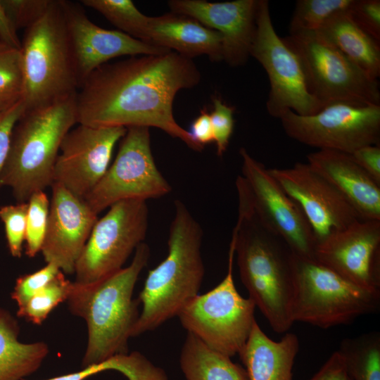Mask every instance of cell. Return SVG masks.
Listing matches in <instances>:
<instances>
[{
    "label": "cell",
    "instance_id": "30",
    "mask_svg": "<svg viewBox=\"0 0 380 380\" xmlns=\"http://www.w3.org/2000/svg\"><path fill=\"white\" fill-rule=\"evenodd\" d=\"M72 285V282L61 271L23 308L18 309L17 316L34 324L41 325L56 306L67 300Z\"/></svg>",
    "mask_w": 380,
    "mask_h": 380
},
{
    "label": "cell",
    "instance_id": "34",
    "mask_svg": "<svg viewBox=\"0 0 380 380\" xmlns=\"http://www.w3.org/2000/svg\"><path fill=\"white\" fill-rule=\"evenodd\" d=\"M27 202L0 207V219L5 228L7 246L13 258L22 256L25 239Z\"/></svg>",
    "mask_w": 380,
    "mask_h": 380
},
{
    "label": "cell",
    "instance_id": "7",
    "mask_svg": "<svg viewBox=\"0 0 380 380\" xmlns=\"http://www.w3.org/2000/svg\"><path fill=\"white\" fill-rule=\"evenodd\" d=\"M293 255V323L328 329L379 309L380 292L350 282L314 258Z\"/></svg>",
    "mask_w": 380,
    "mask_h": 380
},
{
    "label": "cell",
    "instance_id": "18",
    "mask_svg": "<svg viewBox=\"0 0 380 380\" xmlns=\"http://www.w3.org/2000/svg\"><path fill=\"white\" fill-rule=\"evenodd\" d=\"M314 258L350 282L380 292V220H358L317 244Z\"/></svg>",
    "mask_w": 380,
    "mask_h": 380
},
{
    "label": "cell",
    "instance_id": "37",
    "mask_svg": "<svg viewBox=\"0 0 380 380\" xmlns=\"http://www.w3.org/2000/svg\"><path fill=\"white\" fill-rule=\"evenodd\" d=\"M213 110L210 114L217 155L222 156L232 137L234 120V108L222 102L220 98L213 99Z\"/></svg>",
    "mask_w": 380,
    "mask_h": 380
},
{
    "label": "cell",
    "instance_id": "10",
    "mask_svg": "<svg viewBox=\"0 0 380 380\" xmlns=\"http://www.w3.org/2000/svg\"><path fill=\"white\" fill-rule=\"evenodd\" d=\"M241 176L236 186L243 203L267 230L281 239L296 255L314 258L316 241L299 205L282 189L262 163L239 149Z\"/></svg>",
    "mask_w": 380,
    "mask_h": 380
},
{
    "label": "cell",
    "instance_id": "5",
    "mask_svg": "<svg viewBox=\"0 0 380 380\" xmlns=\"http://www.w3.org/2000/svg\"><path fill=\"white\" fill-rule=\"evenodd\" d=\"M75 124L76 94L23 113L0 173V186L11 188L17 203L51 186L61 143Z\"/></svg>",
    "mask_w": 380,
    "mask_h": 380
},
{
    "label": "cell",
    "instance_id": "16",
    "mask_svg": "<svg viewBox=\"0 0 380 380\" xmlns=\"http://www.w3.org/2000/svg\"><path fill=\"white\" fill-rule=\"evenodd\" d=\"M269 171L302 209L312 227L316 245L333 233L362 220L338 189L308 163Z\"/></svg>",
    "mask_w": 380,
    "mask_h": 380
},
{
    "label": "cell",
    "instance_id": "40",
    "mask_svg": "<svg viewBox=\"0 0 380 380\" xmlns=\"http://www.w3.org/2000/svg\"><path fill=\"white\" fill-rule=\"evenodd\" d=\"M351 156L354 160L380 185V146L368 145L361 147Z\"/></svg>",
    "mask_w": 380,
    "mask_h": 380
},
{
    "label": "cell",
    "instance_id": "14",
    "mask_svg": "<svg viewBox=\"0 0 380 380\" xmlns=\"http://www.w3.org/2000/svg\"><path fill=\"white\" fill-rule=\"evenodd\" d=\"M279 120L286 135L319 150L351 154L361 147L380 144V106L334 103L311 115L289 110Z\"/></svg>",
    "mask_w": 380,
    "mask_h": 380
},
{
    "label": "cell",
    "instance_id": "42",
    "mask_svg": "<svg viewBox=\"0 0 380 380\" xmlns=\"http://www.w3.org/2000/svg\"><path fill=\"white\" fill-rule=\"evenodd\" d=\"M194 140L204 148L205 144L214 141L210 114L202 109L200 115L194 120L189 131Z\"/></svg>",
    "mask_w": 380,
    "mask_h": 380
},
{
    "label": "cell",
    "instance_id": "2",
    "mask_svg": "<svg viewBox=\"0 0 380 380\" xmlns=\"http://www.w3.org/2000/svg\"><path fill=\"white\" fill-rule=\"evenodd\" d=\"M150 253L144 242L127 267L93 283L72 282L68 309L84 319L87 327L82 368L128 353V341L139 316V302L133 298V291Z\"/></svg>",
    "mask_w": 380,
    "mask_h": 380
},
{
    "label": "cell",
    "instance_id": "17",
    "mask_svg": "<svg viewBox=\"0 0 380 380\" xmlns=\"http://www.w3.org/2000/svg\"><path fill=\"white\" fill-rule=\"evenodd\" d=\"M61 3L80 87L96 69L113 58L158 55L170 51L119 30L99 27L88 18L81 4L68 0H61Z\"/></svg>",
    "mask_w": 380,
    "mask_h": 380
},
{
    "label": "cell",
    "instance_id": "24",
    "mask_svg": "<svg viewBox=\"0 0 380 380\" xmlns=\"http://www.w3.org/2000/svg\"><path fill=\"white\" fill-rule=\"evenodd\" d=\"M20 326L7 310L0 308V380H23L34 373L49 353L43 341H18Z\"/></svg>",
    "mask_w": 380,
    "mask_h": 380
},
{
    "label": "cell",
    "instance_id": "27",
    "mask_svg": "<svg viewBox=\"0 0 380 380\" xmlns=\"http://www.w3.org/2000/svg\"><path fill=\"white\" fill-rule=\"evenodd\" d=\"M338 351L352 380H380V334L344 338Z\"/></svg>",
    "mask_w": 380,
    "mask_h": 380
},
{
    "label": "cell",
    "instance_id": "4",
    "mask_svg": "<svg viewBox=\"0 0 380 380\" xmlns=\"http://www.w3.org/2000/svg\"><path fill=\"white\" fill-rule=\"evenodd\" d=\"M237 265L249 298L274 332H287L293 325V253L279 236L264 227L253 213L239 203L233 230Z\"/></svg>",
    "mask_w": 380,
    "mask_h": 380
},
{
    "label": "cell",
    "instance_id": "43",
    "mask_svg": "<svg viewBox=\"0 0 380 380\" xmlns=\"http://www.w3.org/2000/svg\"><path fill=\"white\" fill-rule=\"evenodd\" d=\"M17 30L0 1V42L20 50L21 41L18 37Z\"/></svg>",
    "mask_w": 380,
    "mask_h": 380
},
{
    "label": "cell",
    "instance_id": "13",
    "mask_svg": "<svg viewBox=\"0 0 380 380\" xmlns=\"http://www.w3.org/2000/svg\"><path fill=\"white\" fill-rule=\"evenodd\" d=\"M250 56L267 72L270 91L266 108L272 117L279 119L289 110L300 115H311L323 107L309 93L298 56L277 34L267 0L258 1Z\"/></svg>",
    "mask_w": 380,
    "mask_h": 380
},
{
    "label": "cell",
    "instance_id": "28",
    "mask_svg": "<svg viewBox=\"0 0 380 380\" xmlns=\"http://www.w3.org/2000/svg\"><path fill=\"white\" fill-rule=\"evenodd\" d=\"M81 4L104 16L119 31L148 44L150 17L130 0H82Z\"/></svg>",
    "mask_w": 380,
    "mask_h": 380
},
{
    "label": "cell",
    "instance_id": "26",
    "mask_svg": "<svg viewBox=\"0 0 380 380\" xmlns=\"http://www.w3.org/2000/svg\"><path fill=\"white\" fill-rule=\"evenodd\" d=\"M179 365L186 380H248L243 367L190 333L183 343Z\"/></svg>",
    "mask_w": 380,
    "mask_h": 380
},
{
    "label": "cell",
    "instance_id": "39",
    "mask_svg": "<svg viewBox=\"0 0 380 380\" xmlns=\"http://www.w3.org/2000/svg\"><path fill=\"white\" fill-rule=\"evenodd\" d=\"M25 110L20 98L0 114V173L9 152L13 129Z\"/></svg>",
    "mask_w": 380,
    "mask_h": 380
},
{
    "label": "cell",
    "instance_id": "3",
    "mask_svg": "<svg viewBox=\"0 0 380 380\" xmlns=\"http://www.w3.org/2000/svg\"><path fill=\"white\" fill-rule=\"evenodd\" d=\"M166 258L149 270L137 298L142 310L132 337L158 328L177 317L197 295L204 277L201 253L203 229L179 200L175 202Z\"/></svg>",
    "mask_w": 380,
    "mask_h": 380
},
{
    "label": "cell",
    "instance_id": "15",
    "mask_svg": "<svg viewBox=\"0 0 380 380\" xmlns=\"http://www.w3.org/2000/svg\"><path fill=\"white\" fill-rule=\"evenodd\" d=\"M122 127L79 124L64 137L53 172L56 182L84 200L107 171L116 143L125 134Z\"/></svg>",
    "mask_w": 380,
    "mask_h": 380
},
{
    "label": "cell",
    "instance_id": "29",
    "mask_svg": "<svg viewBox=\"0 0 380 380\" xmlns=\"http://www.w3.org/2000/svg\"><path fill=\"white\" fill-rule=\"evenodd\" d=\"M353 1H297L289 25V34L317 32L332 16L348 11Z\"/></svg>",
    "mask_w": 380,
    "mask_h": 380
},
{
    "label": "cell",
    "instance_id": "11",
    "mask_svg": "<svg viewBox=\"0 0 380 380\" xmlns=\"http://www.w3.org/2000/svg\"><path fill=\"white\" fill-rule=\"evenodd\" d=\"M148 208L146 201L125 200L112 205L98 219L75 267V282L97 281L121 270L146 238Z\"/></svg>",
    "mask_w": 380,
    "mask_h": 380
},
{
    "label": "cell",
    "instance_id": "8",
    "mask_svg": "<svg viewBox=\"0 0 380 380\" xmlns=\"http://www.w3.org/2000/svg\"><path fill=\"white\" fill-rule=\"evenodd\" d=\"M282 39L298 56L309 93L324 107L334 103L380 106L378 80L371 77L319 32Z\"/></svg>",
    "mask_w": 380,
    "mask_h": 380
},
{
    "label": "cell",
    "instance_id": "25",
    "mask_svg": "<svg viewBox=\"0 0 380 380\" xmlns=\"http://www.w3.org/2000/svg\"><path fill=\"white\" fill-rule=\"evenodd\" d=\"M317 32L371 77L380 76V43L357 27L348 11L332 16Z\"/></svg>",
    "mask_w": 380,
    "mask_h": 380
},
{
    "label": "cell",
    "instance_id": "38",
    "mask_svg": "<svg viewBox=\"0 0 380 380\" xmlns=\"http://www.w3.org/2000/svg\"><path fill=\"white\" fill-rule=\"evenodd\" d=\"M348 13L357 27L380 43L379 0H353Z\"/></svg>",
    "mask_w": 380,
    "mask_h": 380
},
{
    "label": "cell",
    "instance_id": "9",
    "mask_svg": "<svg viewBox=\"0 0 380 380\" xmlns=\"http://www.w3.org/2000/svg\"><path fill=\"white\" fill-rule=\"evenodd\" d=\"M234 243L231 241L224 278L212 290L197 295L177 315L188 333L230 357L243 349L256 321L254 303L241 296L234 284Z\"/></svg>",
    "mask_w": 380,
    "mask_h": 380
},
{
    "label": "cell",
    "instance_id": "36",
    "mask_svg": "<svg viewBox=\"0 0 380 380\" xmlns=\"http://www.w3.org/2000/svg\"><path fill=\"white\" fill-rule=\"evenodd\" d=\"M17 30L27 29L46 12L52 0H0Z\"/></svg>",
    "mask_w": 380,
    "mask_h": 380
},
{
    "label": "cell",
    "instance_id": "44",
    "mask_svg": "<svg viewBox=\"0 0 380 380\" xmlns=\"http://www.w3.org/2000/svg\"><path fill=\"white\" fill-rule=\"evenodd\" d=\"M18 100V99L0 98V114Z\"/></svg>",
    "mask_w": 380,
    "mask_h": 380
},
{
    "label": "cell",
    "instance_id": "1",
    "mask_svg": "<svg viewBox=\"0 0 380 380\" xmlns=\"http://www.w3.org/2000/svg\"><path fill=\"white\" fill-rule=\"evenodd\" d=\"M201 77L191 59L173 51L105 63L89 75L76 94L77 124L157 127L201 151L204 148L173 115L177 93L196 86Z\"/></svg>",
    "mask_w": 380,
    "mask_h": 380
},
{
    "label": "cell",
    "instance_id": "20",
    "mask_svg": "<svg viewBox=\"0 0 380 380\" xmlns=\"http://www.w3.org/2000/svg\"><path fill=\"white\" fill-rule=\"evenodd\" d=\"M259 0L209 2L204 0H170L172 13L191 17L220 32L222 57L229 65H245L256 28Z\"/></svg>",
    "mask_w": 380,
    "mask_h": 380
},
{
    "label": "cell",
    "instance_id": "19",
    "mask_svg": "<svg viewBox=\"0 0 380 380\" xmlns=\"http://www.w3.org/2000/svg\"><path fill=\"white\" fill-rule=\"evenodd\" d=\"M44 239L41 252L46 263L72 274L92 229L98 220L87 203L53 182Z\"/></svg>",
    "mask_w": 380,
    "mask_h": 380
},
{
    "label": "cell",
    "instance_id": "12",
    "mask_svg": "<svg viewBox=\"0 0 380 380\" xmlns=\"http://www.w3.org/2000/svg\"><path fill=\"white\" fill-rule=\"evenodd\" d=\"M172 187L158 169L149 128L130 127L121 139L115 159L84 201L97 215L125 200L158 198Z\"/></svg>",
    "mask_w": 380,
    "mask_h": 380
},
{
    "label": "cell",
    "instance_id": "6",
    "mask_svg": "<svg viewBox=\"0 0 380 380\" xmlns=\"http://www.w3.org/2000/svg\"><path fill=\"white\" fill-rule=\"evenodd\" d=\"M23 99L26 110L75 95L80 88L61 0L25 29L21 41Z\"/></svg>",
    "mask_w": 380,
    "mask_h": 380
},
{
    "label": "cell",
    "instance_id": "33",
    "mask_svg": "<svg viewBox=\"0 0 380 380\" xmlns=\"http://www.w3.org/2000/svg\"><path fill=\"white\" fill-rule=\"evenodd\" d=\"M23 91L20 50L0 42V98L19 99Z\"/></svg>",
    "mask_w": 380,
    "mask_h": 380
},
{
    "label": "cell",
    "instance_id": "23",
    "mask_svg": "<svg viewBox=\"0 0 380 380\" xmlns=\"http://www.w3.org/2000/svg\"><path fill=\"white\" fill-rule=\"evenodd\" d=\"M299 350L298 336L286 333L279 341L269 338L258 322L238 354L248 380H293V368Z\"/></svg>",
    "mask_w": 380,
    "mask_h": 380
},
{
    "label": "cell",
    "instance_id": "22",
    "mask_svg": "<svg viewBox=\"0 0 380 380\" xmlns=\"http://www.w3.org/2000/svg\"><path fill=\"white\" fill-rule=\"evenodd\" d=\"M148 44L190 59L205 55L212 61L223 60L221 34L185 15L171 12L150 17Z\"/></svg>",
    "mask_w": 380,
    "mask_h": 380
},
{
    "label": "cell",
    "instance_id": "35",
    "mask_svg": "<svg viewBox=\"0 0 380 380\" xmlns=\"http://www.w3.org/2000/svg\"><path fill=\"white\" fill-rule=\"evenodd\" d=\"M61 270L55 265L46 263L40 270L20 276L15 281L11 298L18 309L23 308L38 291L46 286Z\"/></svg>",
    "mask_w": 380,
    "mask_h": 380
},
{
    "label": "cell",
    "instance_id": "21",
    "mask_svg": "<svg viewBox=\"0 0 380 380\" xmlns=\"http://www.w3.org/2000/svg\"><path fill=\"white\" fill-rule=\"evenodd\" d=\"M307 159L345 197L362 220H380V185L350 154L323 149L309 153Z\"/></svg>",
    "mask_w": 380,
    "mask_h": 380
},
{
    "label": "cell",
    "instance_id": "32",
    "mask_svg": "<svg viewBox=\"0 0 380 380\" xmlns=\"http://www.w3.org/2000/svg\"><path fill=\"white\" fill-rule=\"evenodd\" d=\"M106 370L122 373L128 380H168L165 372L139 352L118 355L106 360Z\"/></svg>",
    "mask_w": 380,
    "mask_h": 380
},
{
    "label": "cell",
    "instance_id": "41",
    "mask_svg": "<svg viewBox=\"0 0 380 380\" xmlns=\"http://www.w3.org/2000/svg\"><path fill=\"white\" fill-rule=\"evenodd\" d=\"M308 380H352L343 357L337 350L332 353L320 369Z\"/></svg>",
    "mask_w": 380,
    "mask_h": 380
},
{
    "label": "cell",
    "instance_id": "31",
    "mask_svg": "<svg viewBox=\"0 0 380 380\" xmlns=\"http://www.w3.org/2000/svg\"><path fill=\"white\" fill-rule=\"evenodd\" d=\"M26 220L25 253L34 258L41 251L44 239L50 201L44 191L34 193L27 201Z\"/></svg>",
    "mask_w": 380,
    "mask_h": 380
}]
</instances>
